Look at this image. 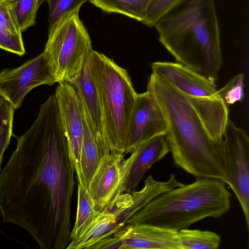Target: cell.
<instances>
[{
    "label": "cell",
    "instance_id": "obj_1",
    "mask_svg": "<svg viewBox=\"0 0 249 249\" xmlns=\"http://www.w3.org/2000/svg\"><path fill=\"white\" fill-rule=\"evenodd\" d=\"M74 169L55 94L0 171L4 222L26 230L42 249H64L70 239Z\"/></svg>",
    "mask_w": 249,
    "mask_h": 249
},
{
    "label": "cell",
    "instance_id": "obj_2",
    "mask_svg": "<svg viewBox=\"0 0 249 249\" xmlns=\"http://www.w3.org/2000/svg\"><path fill=\"white\" fill-rule=\"evenodd\" d=\"M147 90L164 115V135L176 166L196 178L227 184L229 170L224 139L213 138L187 96L153 72Z\"/></svg>",
    "mask_w": 249,
    "mask_h": 249
},
{
    "label": "cell",
    "instance_id": "obj_3",
    "mask_svg": "<svg viewBox=\"0 0 249 249\" xmlns=\"http://www.w3.org/2000/svg\"><path fill=\"white\" fill-rule=\"evenodd\" d=\"M154 27L178 63L216 84L223 60L214 0H186Z\"/></svg>",
    "mask_w": 249,
    "mask_h": 249
},
{
    "label": "cell",
    "instance_id": "obj_4",
    "mask_svg": "<svg viewBox=\"0 0 249 249\" xmlns=\"http://www.w3.org/2000/svg\"><path fill=\"white\" fill-rule=\"evenodd\" d=\"M231 197L224 182L196 178L191 184L157 196L134 213L126 224H146L178 231L207 217H220L230 210Z\"/></svg>",
    "mask_w": 249,
    "mask_h": 249
},
{
    "label": "cell",
    "instance_id": "obj_5",
    "mask_svg": "<svg viewBox=\"0 0 249 249\" xmlns=\"http://www.w3.org/2000/svg\"><path fill=\"white\" fill-rule=\"evenodd\" d=\"M89 66L98 93L105 140L111 152L124 154L138 93L127 71L104 54L92 50Z\"/></svg>",
    "mask_w": 249,
    "mask_h": 249
},
{
    "label": "cell",
    "instance_id": "obj_6",
    "mask_svg": "<svg viewBox=\"0 0 249 249\" xmlns=\"http://www.w3.org/2000/svg\"><path fill=\"white\" fill-rule=\"evenodd\" d=\"M183 184L177 180L173 173L165 181H157L149 176L142 189L132 193H122L111 207L100 213L78 237L70 241L67 249H89L94 243L112 235L124 227L127 221L150 200Z\"/></svg>",
    "mask_w": 249,
    "mask_h": 249
},
{
    "label": "cell",
    "instance_id": "obj_7",
    "mask_svg": "<svg viewBox=\"0 0 249 249\" xmlns=\"http://www.w3.org/2000/svg\"><path fill=\"white\" fill-rule=\"evenodd\" d=\"M92 50L79 13L68 15L49 31L44 51L56 82L70 83L76 77Z\"/></svg>",
    "mask_w": 249,
    "mask_h": 249
},
{
    "label": "cell",
    "instance_id": "obj_8",
    "mask_svg": "<svg viewBox=\"0 0 249 249\" xmlns=\"http://www.w3.org/2000/svg\"><path fill=\"white\" fill-rule=\"evenodd\" d=\"M223 139L228 159V184L234 192L243 212L249 231V139L246 131L229 119Z\"/></svg>",
    "mask_w": 249,
    "mask_h": 249
},
{
    "label": "cell",
    "instance_id": "obj_9",
    "mask_svg": "<svg viewBox=\"0 0 249 249\" xmlns=\"http://www.w3.org/2000/svg\"><path fill=\"white\" fill-rule=\"evenodd\" d=\"M55 83L47 54L44 51L18 68L5 69L0 72V96L15 110L21 107L24 97L33 89Z\"/></svg>",
    "mask_w": 249,
    "mask_h": 249
},
{
    "label": "cell",
    "instance_id": "obj_10",
    "mask_svg": "<svg viewBox=\"0 0 249 249\" xmlns=\"http://www.w3.org/2000/svg\"><path fill=\"white\" fill-rule=\"evenodd\" d=\"M55 95L68 141L70 159L76 173L78 183L83 184L81 167L84 135L82 106L75 89L69 83H58Z\"/></svg>",
    "mask_w": 249,
    "mask_h": 249
},
{
    "label": "cell",
    "instance_id": "obj_11",
    "mask_svg": "<svg viewBox=\"0 0 249 249\" xmlns=\"http://www.w3.org/2000/svg\"><path fill=\"white\" fill-rule=\"evenodd\" d=\"M124 154L117 152H110L101 160L88 187L97 212L111 207L124 191Z\"/></svg>",
    "mask_w": 249,
    "mask_h": 249
},
{
    "label": "cell",
    "instance_id": "obj_12",
    "mask_svg": "<svg viewBox=\"0 0 249 249\" xmlns=\"http://www.w3.org/2000/svg\"><path fill=\"white\" fill-rule=\"evenodd\" d=\"M166 121L161 109L153 95L148 91L138 93L128 124L126 153L152 138L165 135Z\"/></svg>",
    "mask_w": 249,
    "mask_h": 249
},
{
    "label": "cell",
    "instance_id": "obj_13",
    "mask_svg": "<svg viewBox=\"0 0 249 249\" xmlns=\"http://www.w3.org/2000/svg\"><path fill=\"white\" fill-rule=\"evenodd\" d=\"M112 235L120 239V249H182L178 231L146 224H126Z\"/></svg>",
    "mask_w": 249,
    "mask_h": 249
},
{
    "label": "cell",
    "instance_id": "obj_14",
    "mask_svg": "<svg viewBox=\"0 0 249 249\" xmlns=\"http://www.w3.org/2000/svg\"><path fill=\"white\" fill-rule=\"evenodd\" d=\"M151 68L153 73L185 95L197 97L217 96L215 83L179 63L155 62Z\"/></svg>",
    "mask_w": 249,
    "mask_h": 249
},
{
    "label": "cell",
    "instance_id": "obj_15",
    "mask_svg": "<svg viewBox=\"0 0 249 249\" xmlns=\"http://www.w3.org/2000/svg\"><path fill=\"white\" fill-rule=\"evenodd\" d=\"M170 152L164 135L157 136L141 144L125 159L123 189L126 193L136 191L147 171Z\"/></svg>",
    "mask_w": 249,
    "mask_h": 249
},
{
    "label": "cell",
    "instance_id": "obj_16",
    "mask_svg": "<svg viewBox=\"0 0 249 249\" xmlns=\"http://www.w3.org/2000/svg\"><path fill=\"white\" fill-rule=\"evenodd\" d=\"M91 52L86 59L80 73L69 83L75 89L82 107L89 118L95 131L105 140L98 93L90 72Z\"/></svg>",
    "mask_w": 249,
    "mask_h": 249
},
{
    "label": "cell",
    "instance_id": "obj_17",
    "mask_svg": "<svg viewBox=\"0 0 249 249\" xmlns=\"http://www.w3.org/2000/svg\"><path fill=\"white\" fill-rule=\"evenodd\" d=\"M83 111L84 135L81 155V167L83 185L88 188L89 182L101 160L111 152L106 141L95 131L89 118L83 108Z\"/></svg>",
    "mask_w": 249,
    "mask_h": 249
},
{
    "label": "cell",
    "instance_id": "obj_18",
    "mask_svg": "<svg viewBox=\"0 0 249 249\" xmlns=\"http://www.w3.org/2000/svg\"><path fill=\"white\" fill-rule=\"evenodd\" d=\"M99 213L95 209L93 200L88 188L83 184L78 183L76 217L74 227L70 232V241L78 237Z\"/></svg>",
    "mask_w": 249,
    "mask_h": 249
},
{
    "label": "cell",
    "instance_id": "obj_19",
    "mask_svg": "<svg viewBox=\"0 0 249 249\" xmlns=\"http://www.w3.org/2000/svg\"><path fill=\"white\" fill-rule=\"evenodd\" d=\"M102 11L123 15L142 22L147 0H89Z\"/></svg>",
    "mask_w": 249,
    "mask_h": 249
},
{
    "label": "cell",
    "instance_id": "obj_20",
    "mask_svg": "<svg viewBox=\"0 0 249 249\" xmlns=\"http://www.w3.org/2000/svg\"><path fill=\"white\" fill-rule=\"evenodd\" d=\"M178 235L182 249H216L221 243L217 233L209 231L181 229Z\"/></svg>",
    "mask_w": 249,
    "mask_h": 249
},
{
    "label": "cell",
    "instance_id": "obj_21",
    "mask_svg": "<svg viewBox=\"0 0 249 249\" xmlns=\"http://www.w3.org/2000/svg\"><path fill=\"white\" fill-rule=\"evenodd\" d=\"M44 0H9L8 4L20 33L36 24L37 10Z\"/></svg>",
    "mask_w": 249,
    "mask_h": 249
},
{
    "label": "cell",
    "instance_id": "obj_22",
    "mask_svg": "<svg viewBox=\"0 0 249 249\" xmlns=\"http://www.w3.org/2000/svg\"><path fill=\"white\" fill-rule=\"evenodd\" d=\"M45 0L47 1L49 7V31L68 15L79 13L82 5L88 0Z\"/></svg>",
    "mask_w": 249,
    "mask_h": 249
},
{
    "label": "cell",
    "instance_id": "obj_23",
    "mask_svg": "<svg viewBox=\"0 0 249 249\" xmlns=\"http://www.w3.org/2000/svg\"><path fill=\"white\" fill-rule=\"evenodd\" d=\"M186 0H147L142 22L154 27L164 16L181 4Z\"/></svg>",
    "mask_w": 249,
    "mask_h": 249
},
{
    "label": "cell",
    "instance_id": "obj_24",
    "mask_svg": "<svg viewBox=\"0 0 249 249\" xmlns=\"http://www.w3.org/2000/svg\"><path fill=\"white\" fill-rule=\"evenodd\" d=\"M14 110L10 103L0 96V171L3 153L13 134Z\"/></svg>",
    "mask_w": 249,
    "mask_h": 249
},
{
    "label": "cell",
    "instance_id": "obj_25",
    "mask_svg": "<svg viewBox=\"0 0 249 249\" xmlns=\"http://www.w3.org/2000/svg\"><path fill=\"white\" fill-rule=\"evenodd\" d=\"M216 94L229 107L231 105L241 102L244 97V75L239 73L231 78L221 89L217 90Z\"/></svg>",
    "mask_w": 249,
    "mask_h": 249
},
{
    "label": "cell",
    "instance_id": "obj_26",
    "mask_svg": "<svg viewBox=\"0 0 249 249\" xmlns=\"http://www.w3.org/2000/svg\"><path fill=\"white\" fill-rule=\"evenodd\" d=\"M0 48L19 56L26 53L21 34H15L1 25Z\"/></svg>",
    "mask_w": 249,
    "mask_h": 249
},
{
    "label": "cell",
    "instance_id": "obj_27",
    "mask_svg": "<svg viewBox=\"0 0 249 249\" xmlns=\"http://www.w3.org/2000/svg\"><path fill=\"white\" fill-rule=\"evenodd\" d=\"M0 25L15 34H21L12 15L7 1H0Z\"/></svg>",
    "mask_w": 249,
    "mask_h": 249
},
{
    "label": "cell",
    "instance_id": "obj_28",
    "mask_svg": "<svg viewBox=\"0 0 249 249\" xmlns=\"http://www.w3.org/2000/svg\"><path fill=\"white\" fill-rule=\"evenodd\" d=\"M8 0H0V1H8Z\"/></svg>",
    "mask_w": 249,
    "mask_h": 249
}]
</instances>
